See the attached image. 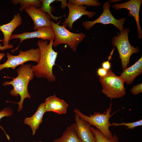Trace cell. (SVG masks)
I'll return each mask as SVG.
<instances>
[{
  "instance_id": "obj_1",
  "label": "cell",
  "mask_w": 142,
  "mask_h": 142,
  "mask_svg": "<svg viewBox=\"0 0 142 142\" xmlns=\"http://www.w3.org/2000/svg\"><path fill=\"white\" fill-rule=\"evenodd\" d=\"M54 39L53 38L49 43L47 40L41 39L37 42V44L40 52V58L37 65H32L31 66L37 77L45 78L50 82H54L56 79L52 70L58 54L52 48Z\"/></svg>"
},
{
  "instance_id": "obj_2",
  "label": "cell",
  "mask_w": 142,
  "mask_h": 142,
  "mask_svg": "<svg viewBox=\"0 0 142 142\" xmlns=\"http://www.w3.org/2000/svg\"><path fill=\"white\" fill-rule=\"evenodd\" d=\"M31 66V64L21 65L17 70L18 76L16 77L12 78L13 80L10 82L6 81L2 83L4 86L11 85L13 86V89L10 91L11 95L17 97L19 95L20 96L21 99L19 102H12L18 104V112L22 109L24 99L31 97L28 91V85L29 81L33 79L35 75Z\"/></svg>"
},
{
  "instance_id": "obj_3",
  "label": "cell",
  "mask_w": 142,
  "mask_h": 142,
  "mask_svg": "<svg viewBox=\"0 0 142 142\" xmlns=\"http://www.w3.org/2000/svg\"><path fill=\"white\" fill-rule=\"evenodd\" d=\"M60 21L55 23L51 21L52 27L55 34L53 46L56 47L60 44H65L73 51L75 52L78 45L85 37L86 35L82 32L75 33L70 32L66 27L59 25Z\"/></svg>"
},
{
  "instance_id": "obj_4",
  "label": "cell",
  "mask_w": 142,
  "mask_h": 142,
  "mask_svg": "<svg viewBox=\"0 0 142 142\" xmlns=\"http://www.w3.org/2000/svg\"><path fill=\"white\" fill-rule=\"evenodd\" d=\"M112 109V103L111 102L109 107L103 113L95 111L93 114H90L88 116L82 113L79 109H75L73 110V112L89 123L91 125L96 127L107 138H109L113 136V134L109 129L110 122L109 120L115 111L112 114L110 113Z\"/></svg>"
},
{
  "instance_id": "obj_5",
  "label": "cell",
  "mask_w": 142,
  "mask_h": 142,
  "mask_svg": "<svg viewBox=\"0 0 142 142\" xmlns=\"http://www.w3.org/2000/svg\"><path fill=\"white\" fill-rule=\"evenodd\" d=\"M99 81L103 87L102 92L111 99L121 98L125 94L124 80L110 69L108 70L106 76L99 77Z\"/></svg>"
},
{
  "instance_id": "obj_6",
  "label": "cell",
  "mask_w": 142,
  "mask_h": 142,
  "mask_svg": "<svg viewBox=\"0 0 142 142\" xmlns=\"http://www.w3.org/2000/svg\"><path fill=\"white\" fill-rule=\"evenodd\" d=\"M129 31L128 29H124L118 36L113 37L111 42L113 45L117 49L123 70L127 68L128 65H129L131 55L139 51L138 48L135 47L130 44L128 39Z\"/></svg>"
},
{
  "instance_id": "obj_7",
  "label": "cell",
  "mask_w": 142,
  "mask_h": 142,
  "mask_svg": "<svg viewBox=\"0 0 142 142\" xmlns=\"http://www.w3.org/2000/svg\"><path fill=\"white\" fill-rule=\"evenodd\" d=\"M7 59L4 63L0 64V71L4 68H12L14 70L18 66L22 65L26 62L33 61L38 63L40 57L39 48H32L25 51L21 50L17 55H11L7 53L6 55Z\"/></svg>"
},
{
  "instance_id": "obj_8",
  "label": "cell",
  "mask_w": 142,
  "mask_h": 142,
  "mask_svg": "<svg viewBox=\"0 0 142 142\" xmlns=\"http://www.w3.org/2000/svg\"><path fill=\"white\" fill-rule=\"evenodd\" d=\"M110 3L108 2L105 3L103 6V12L100 17L93 21H86L83 22L82 24L85 29L88 30L95 24L100 23L103 24H111L115 26L120 32L124 29L123 24L125 20V18L118 20L114 18L111 14L110 8Z\"/></svg>"
},
{
  "instance_id": "obj_9",
  "label": "cell",
  "mask_w": 142,
  "mask_h": 142,
  "mask_svg": "<svg viewBox=\"0 0 142 142\" xmlns=\"http://www.w3.org/2000/svg\"><path fill=\"white\" fill-rule=\"evenodd\" d=\"M55 34L52 27H44L41 28L36 31L33 32H24L19 34H12L9 40L13 39H19L20 44L12 52L17 50L19 44L24 40L32 38H38L43 40H47L50 42L54 38Z\"/></svg>"
},
{
  "instance_id": "obj_10",
  "label": "cell",
  "mask_w": 142,
  "mask_h": 142,
  "mask_svg": "<svg viewBox=\"0 0 142 142\" xmlns=\"http://www.w3.org/2000/svg\"><path fill=\"white\" fill-rule=\"evenodd\" d=\"M69 13L67 18H65L62 25L67 26L70 30L73 29V23L77 20L84 15H87L89 18H92L97 14L95 12H90L86 10V6H78L69 2L67 3V6Z\"/></svg>"
},
{
  "instance_id": "obj_11",
  "label": "cell",
  "mask_w": 142,
  "mask_h": 142,
  "mask_svg": "<svg viewBox=\"0 0 142 142\" xmlns=\"http://www.w3.org/2000/svg\"><path fill=\"white\" fill-rule=\"evenodd\" d=\"M24 10L33 22L34 30H37L42 27H52L50 16L40 8L31 6Z\"/></svg>"
},
{
  "instance_id": "obj_12",
  "label": "cell",
  "mask_w": 142,
  "mask_h": 142,
  "mask_svg": "<svg viewBox=\"0 0 142 142\" xmlns=\"http://www.w3.org/2000/svg\"><path fill=\"white\" fill-rule=\"evenodd\" d=\"M142 2L141 0H130L122 3H115L112 6V7L116 9L125 8L129 11L128 15L134 17L137 27L138 38L140 39L142 38V32L140 24L139 14Z\"/></svg>"
},
{
  "instance_id": "obj_13",
  "label": "cell",
  "mask_w": 142,
  "mask_h": 142,
  "mask_svg": "<svg viewBox=\"0 0 142 142\" xmlns=\"http://www.w3.org/2000/svg\"><path fill=\"white\" fill-rule=\"evenodd\" d=\"M74 119L75 128L82 142H96L94 134L90 130L91 125L76 114Z\"/></svg>"
},
{
  "instance_id": "obj_14",
  "label": "cell",
  "mask_w": 142,
  "mask_h": 142,
  "mask_svg": "<svg viewBox=\"0 0 142 142\" xmlns=\"http://www.w3.org/2000/svg\"><path fill=\"white\" fill-rule=\"evenodd\" d=\"M44 104L46 112L52 111L59 115L66 113L69 106L64 100L58 98L55 94L46 98Z\"/></svg>"
},
{
  "instance_id": "obj_15",
  "label": "cell",
  "mask_w": 142,
  "mask_h": 142,
  "mask_svg": "<svg viewBox=\"0 0 142 142\" xmlns=\"http://www.w3.org/2000/svg\"><path fill=\"white\" fill-rule=\"evenodd\" d=\"M22 21L20 14L18 13L14 15L13 19L9 23L0 26V30L4 35L3 45L9 44V39L12 33L17 27L22 24Z\"/></svg>"
},
{
  "instance_id": "obj_16",
  "label": "cell",
  "mask_w": 142,
  "mask_h": 142,
  "mask_svg": "<svg viewBox=\"0 0 142 142\" xmlns=\"http://www.w3.org/2000/svg\"><path fill=\"white\" fill-rule=\"evenodd\" d=\"M142 72V57L135 64L123 70L120 77L128 85L131 84L135 79Z\"/></svg>"
},
{
  "instance_id": "obj_17",
  "label": "cell",
  "mask_w": 142,
  "mask_h": 142,
  "mask_svg": "<svg viewBox=\"0 0 142 142\" xmlns=\"http://www.w3.org/2000/svg\"><path fill=\"white\" fill-rule=\"evenodd\" d=\"M46 112L44 103H41L33 116L26 118L24 120V124L28 125L31 128L32 131V135L35 134L36 130L42 123L43 116Z\"/></svg>"
},
{
  "instance_id": "obj_18",
  "label": "cell",
  "mask_w": 142,
  "mask_h": 142,
  "mask_svg": "<svg viewBox=\"0 0 142 142\" xmlns=\"http://www.w3.org/2000/svg\"><path fill=\"white\" fill-rule=\"evenodd\" d=\"M53 142H82L78 136L73 124L68 126L62 135Z\"/></svg>"
},
{
  "instance_id": "obj_19",
  "label": "cell",
  "mask_w": 142,
  "mask_h": 142,
  "mask_svg": "<svg viewBox=\"0 0 142 142\" xmlns=\"http://www.w3.org/2000/svg\"><path fill=\"white\" fill-rule=\"evenodd\" d=\"M90 130L94 134L96 142H118L119 138L115 134L113 135L111 137L107 138L98 129L94 127L91 126Z\"/></svg>"
},
{
  "instance_id": "obj_20",
  "label": "cell",
  "mask_w": 142,
  "mask_h": 142,
  "mask_svg": "<svg viewBox=\"0 0 142 142\" xmlns=\"http://www.w3.org/2000/svg\"><path fill=\"white\" fill-rule=\"evenodd\" d=\"M11 2L14 4L19 3L21 6L19 10L21 12L28 7L34 6L39 8L41 7V0H13Z\"/></svg>"
},
{
  "instance_id": "obj_21",
  "label": "cell",
  "mask_w": 142,
  "mask_h": 142,
  "mask_svg": "<svg viewBox=\"0 0 142 142\" xmlns=\"http://www.w3.org/2000/svg\"><path fill=\"white\" fill-rule=\"evenodd\" d=\"M55 1L58 0H42L41 1L42 6L40 8L45 13H47V14L50 16L51 18L57 21L59 19L61 18L62 16L55 17L51 13L52 7L50 6V4Z\"/></svg>"
},
{
  "instance_id": "obj_22",
  "label": "cell",
  "mask_w": 142,
  "mask_h": 142,
  "mask_svg": "<svg viewBox=\"0 0 142 142\" xmlns=\"http://www.w3.org/2000/svg\"><path fill=\"white\" fill-rule=\"evenodd\" d=\"M69 2L78 6L85 5L88 7H97L101 4V2H98L96 0H69Z\"/></svg>"
},
{
  "instance_id": "obj_23",
  "label": "cell",
  "mask_w": 142,
  "mask_h": 142,
  "mask_svg": "<svg viewBox=\"0 0 142 142\" xmlns=\"http://www.w3.org/2000/svg\"><path fill=\"white\" fill-rule=\"evenodd\" d=\"M110 126H116L124 125L127 127V129H133L135 127L141 126L142 125V120L131 123H125L122 122L120 123H116L113 122L110 124Z\"/></svg>"
},
{
  "instance_id": "obj_24",
  "label": "cell",
  "mask_w": 142,
  "mask_h": 142,
  "mask_svg": "<svg viewBox=\"0 0 142 142\" xmlns=\"http://www.w3.org/2000/svg\"><path fill=\"white\" fill-rule=\"evenodd\" d=\"M13 114V111L9 107L4 108L0 111V120L4 116H11ZM0 127L1 128L0 126Z\"/></svg>"
},
{
  "instance_id": "obj_25",
  "label": "cell",
  "mask_w": 142,
  "mask_h": 142,
  "mask_svg": "<svg viewBox=\"0 0 142 142\" xmlns=\"http://www.w3.org/2000/svg\"><path fill=\"white\" fill-rule=\"evenodd\" d=\"M115 48H113L111 51L110 55L108 57V60L107 61L103 62L102 64V66L103 68L108 70L110 69L111 67V64L109 61L111 59L112 55L113 53Z\"/></svg>"
},
{
  "instance_id": "obj_26",
  "label": "cell",
  "mask_w": 142,
  "mask_h": 142,
  "mask_svg": "<svg viewBox=\"0 0 142 142\" xmlns=\"http://www.w3.org/2000/svg\"><path fill=\"white\" fill-rule=\"evenodd\" d=\"M142 84L141 83L137 84L133 87L130 91L133 94L136 95L142 92Z\"/></svg>"
},
{
  "instance_id": "obj_27",
  "label": "cell",
  "mask_w": 142,
  "mask_h": 142,
  "mask_svg": "<svg viewBox=\"0 0 142 142\" xmlns=\"http://www.w3.org/2000/svg\"><path fill=\"white\" fill-rule=\"evenodd\" d=\"M97 72L99 77H102L105 76L107 75L108 70L103 68H100L98 69Z\"/></svg>"
},
{
  "instance_id": "obj_28",
  "label": "cell",
  "mask_w": 142,
  "mask_h": 142,
  "mask_svg": "<svg viewBox=\"0 0 142 142\" xmlns=\"http://www.w3.org/2000/svg\"><path fill=\"white\" fill-rule=\"evenodd\" d=\"M2 41V40L0 39V42ZM13 47V46L12 45L9 44L8 45L2 46L0 42V50H3L8 49H11Z\"/></svg>"
},
{
  "instance_id": "obj_29",
  "label": "cell",
  "mask_w": 142,
  "mask_h": 142,
  "mask_svg": "<svg viewBox=\"0 0 142 142\" xmlns=\"http://www.w3.org/2000/svg\"><path fill=\"white\" fill-rule=\"evenodd\" d=\"M66 0H60V1L61 2V7L62 8L64 9L67 6V3L66 2Z\"/></svg>"
},
{
  "instance_id": "obj_30",
  "label": "cell",
  "mask_w": 142,
  "mask_h": 142,
  "mask_svg": "<svg viewBox=\"0 0 142 142\" xmlns=\"http://www.w3.org/2000/svg\"><path fill=\"white\" fill-rule=\"evenodd\" d=\"M5 55V54L4 53H0V61Z\"/></svg>"
},
{
  "instance_id": "obj_31",
  "label": "cell",
  "mask_w": 142,
  "mask_h": 142,
  "mask_svg": "<svg viewBox=\"0 0 142 142\" xmlns=\"http://www.w3.org/2000/svg\"><path fill=\"white\" fill-rule=\"evenodd\" d=\"M120 1V0H110L109 1V2H118V1Z\"/></svg>"
},
{
  "instance_id": "obj_32",
  "label": "cell",
  "mask_w": 142,
  "mask_h": 142,
  "mask_svg": "<svg viewBox=\"0 0 142 142\" xmlns=\"http://www.w3.org/2000/svg\"><path fill=\"white\" fill-rule=\"evenodd\" d=\"M9 142H10V141H9ZM33 142H43L42 141H33Z\"/></svg>"
}]
</instances>
